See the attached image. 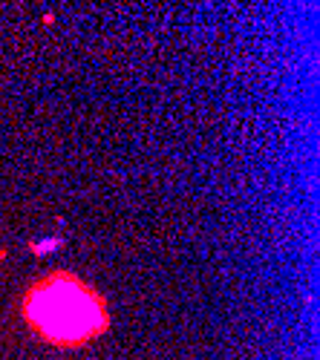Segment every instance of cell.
<instances>
[{
  "label": "cell",
  "instance_id": "1",
  "mask_svg": "<svg viewBox=\"0 0 320 360\" xmlns=\"http://www.w3.org/2000/svg\"><path fill=\"white\" fill-rule=\"evenodd\" d=\"M104 294L72 271H49L29 283L20 297V317L32 335L55 349H84L110 328Z\"/></svg>",
  "mask_w": 320,
  "mask_h": 360
}]
</instances>
